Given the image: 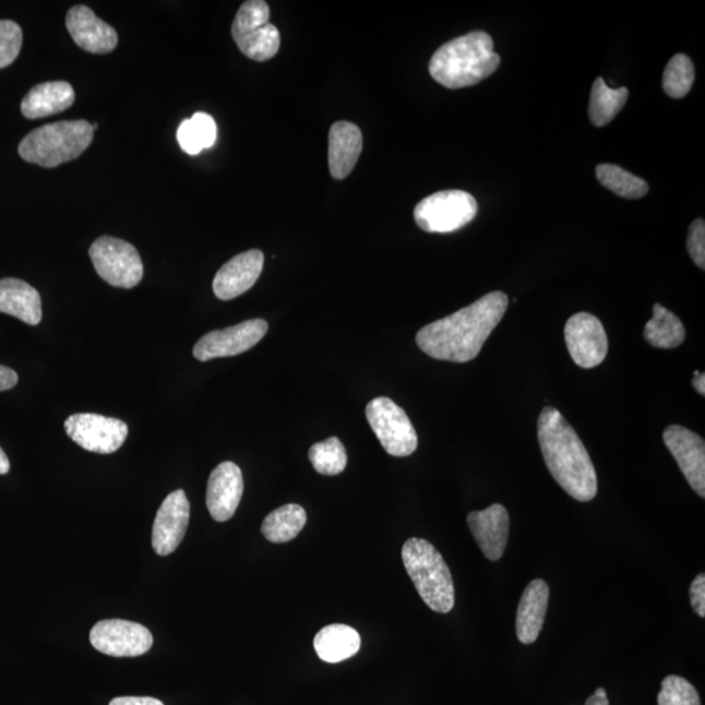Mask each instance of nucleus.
<instances>
[{
  "label": "nucleus",
  "instance_id": "obj_1",
  "mask_svg": "<svg viewBox=\"0 0 705 705\" xmlns=\"http://www.w3.org/2000/svg\"><path fill=\"white\" fill-rule=\"evenodd\" d=\"M509 308L502 291L489 292L475 303L418 331V347L431 358L456 363L475 359Z\"/></svg>",
  "mask_w": 705,
  "mask_h": 705
},
{
  "label": "nucleus",
  "instance_id": "obj_2",
  "mask_svg": "<svg viewBox=\"0 0 705 705\" xmlns=\"http://www.w3.org/2000/svg\"><path fill=\"white\" fill-rule=\"evenodd\" d=\"M537 434L543 461L554 480L576 501H592L598 491L594 462L560 410L543 408L538 418Z\"/></svg>",
  "mask_w": 705,
  "mask_h": 705
},
{
  "label": "nucleus",
  "instance_id": "obj_3",
  "mask_svg": "<svg viewBox=\"0 0 705 705\" xmlns=\"http://www.w3.org/2000/svg\"><path fill=\"white\" fill-rule=\"evenodd\" d=\"M501 64L493 38L476 31L444 44L432 56L429 71L437 83L449 89L467 88L493 75Z\"/></svg>",
  "mask_w": 705,
  "mask_h": 705
},
{
  "label": "nucleus",
  "instance_id": "obj_4",
  "mask_svg": "<svg viewBox=\"0 0 705 705\" xmlns=\"http://www.w3.org/2000/svg\"><path fill=\"white\" fill-rule=\"evenodd\" d=\"M402 557L423 602L437 613H450L455 607V585L447 563L434 545L422 538H409Z\"/></svg>",
  "mask_w": 705,
  "mask_h": 705
},
{
  "label": "nucleus",
  "instance_id": "obj_5",
  "mask_svg": "<svg viewBox=\"0 0 705 705\" xmlns=\"http://www.w3.org/2000/svg\"><path fill=\"white\" fill-rule=\"evenodd\" d=\"M95 131L89 122L62 121L33 130L19 145V155L24 162L56 168L82 156L93 141Z\"/></svg>",
  "mask_w": 705,
  "mask_h": 705
},
{
  "label": "nucleus",
  "instance_id": "obj_6",
  "mask_svg": "<svg viewBox=\"0 0 705 705\" xmlns=\"http://www.w3.org/2000/svg\"><path fill=\"white\" fill-rule=\"evenodd\" d=\"M271 10L263 0H249L238 10L231 36L242 55L256 62L270 61L280 49V32L270 23Z\"/></svg>",
  "mask_w": 705,
  "mask_h": 705
},
{
  "label": "nucleus",
  "instance_id": "obj_7",
  "mask_svg": "<svg viewBox=\"0 0 705 705\" xmlns=\"http://www.w3.org/2000/svg\"><path fill=\"white\" fill-rule=\"evenodd\" d=\"M478 204L474 196L461 190L439 191L418 203L415 219L423 231L452 232L474 219Z\"/></svg>",
  "mask_w": 705,
  "mask_h": 705
},
{
  "label": "nucleus",
  "instance_id": "obj_8",
  "mask_svg": "<svg viewBox=\"0 0 705 705\" xmlns=\"http://www.w3.org/2000/svg\"><path fill=\"white\" fill-rule=\"evenodd\" d=\"M89 256L98 276L116 288L131 289L142 282L144 267L141 254L123 239L98 238L91 246Z\"/></svg>",
  "mask_w": 705,
  "mask_h": 705
},
{
  "label": "nucleus",
  "instance_id": "obj_9",
  "mask_svg": "<svg viewBox=\"0 0 705 705\" xmlns=\"http://www.w3.org/2000/svg\"><path fill=\"white\" fill-rule=\"evenodd\" d=\"M366 418L389 455L407 457L418 447L417 432L405 410L389 397H377L366 407Z\"/></svg>",
  "mask_w": 705,
  "mask_h": 705
},
{
  "label": "nucleus",
  "instance_id": "obj_10",
  "mask_svg": "<svg viewBox=\"0 0 705 705\" xmlns=\"http://www.w3.org/2000/svg\"><path fill=\"white\" fill-rule=\"evenodd\" d=\"M64 429L80 447L99 455L115 454L129 437L128 423L93 414L72 415Z\"/></svg>",
  "mask_w": 705,
  "mask_h": 705
},
{
  "label": "nucleus",
  "instance_id": "obj_11",
  "mask_svg": "<svg viewBox=\"0 0 705 705\" xmlns=\"http://www.w3.org/2000/svg\"><path fill=\"white\" fill-rule=\"evenodd\" d=\"M565 345L572 361L583 369H594L608 356L607 331L595 315L578 312L569 319L564 327Z\"/></svg>",
  "mask_w": 705,
  "mask_h": 705
},
{
  "label": "nucleus",
  "instance_id": "obj_12",
  "mask_svg": "<svg viewBox=\"0 0 705 705\" xmlns=\"http://www.w3.org/2000/svg\"><path fill=\"white\" fill-rule=\"evenodd\" d=\"M268 323L264 319H251L232 327L212 331L194 347L198 361L207 362L213 358L232 357L254 348L267 334Z\"/></svg>",
  "mask_w": 705,
  "mask_h": 705
},
{
  "label": "nucleus",
  "instance_id": "obj_13",
  "mask_svg": "<svg viewBox=\"0 0 705 705\" xmlns=\"http://www.w3.org/2000/svg\"><path fill=\"white\" fill-rule=\"evenodd\" d=\"M91 643L98 652L108 656L138 657L152 648L153 636L142 624L123 620H105L93 626Z\"/></svg>",
  "mask_w": 705,
  "mask_h": 705
},
{
  "label": "nucleus",
  "instance_id": "obj_14",
  "mask_svg": "<svg viewBox=\"0 0 705 705\" xmlns=\"http://www.w3.org/2000/svg\"><path fill=\"white\" fill-rule=\"evenodd\" d=\"M664 442L695 493L705 497V443L701 435L680 425L664 431Z\"/></svg>",
  "mask_w": 705,
  "mask_h": 705
},
{
  "label": "nucleus",
  "instance_id": "obj_15",
  "mask_svg": "<svg viewBox=\"0 0 705 705\" xmlns=\"http://www.w3.org/2000/svg\"><path fill=\"white\" fill-rule=\"evenodd\" d=\"M190 522V502L183 490L172 491L158 509L153 524L152 547L162 557L175 553Z\"/></svg>",
  "mask_w": 705,
  "mask_h": 705
},
{
  "label": "nucleus",
  "instance_id": "obj_16",
  "mask_svg": "<svg viewBox=\"0 0 705 705\" xmlns=\"http://www.w3.org/2000/svg\"><path fill=\"white\" fill-rule=\"evenodd\" d=\"M243 476L238 465L225 462L212 470L207 487V507L218 523L235 516L243 495Z\"/></svg>",
  "mask_w": 705,
  "mask_h": 705
},
{
  "label": "nucleus",
  "instance_id": "obj_17",
  "mask_svg": "<svg viewBox=\"0 0 705 705\" xmlns=\"http://www.w3.org/2000/svg\"><path fill=\"white\" fill-rule=\"evenodd\" d=\"M73 41L92 55H108L117 48V31L96 16L89 7L75 5L65 17Z\"/></svg>",
  "mask_w": 705,
  "mask_h": 705
},
{
  "label": "nucleus",
  "instance_id": "obj_18",
  "mask_svg": "<svg viewBox=\"0 0 705 705\" xmlns=\"http://www.w3.org/2000/svg\"><path fill=\"white\" fill-rule=\"evenodd\" d=\"M264 254L259 250L242 252L217 272L213 280V292L222 301H230L250 290L261 276Z\"/></svg>",
  "mask_w": 705,
  "mask_h": 705
},
{
  "label": "nucleus",
  "instance_id": "obj_19",
  "mask_svg": "<svg viewBox=\"0 0 705 705\" xmlns=\"http://www.w3.org/2000/svg\"><path fill=\"white\" fill-rule=\"evenodd\" d=\"M467 521L483 555L489 561L501 560L510 536V516L504 505L493 504L487 510L470 512Z\"/></svg>",
  "mask_w": 705,
  "mask_h": 705
},
{
  "label": "nucleus",
  "instance_id": "obj_20",
  "mask_svg": "<svg viewBox=\"0 0 705 705\" xmlns=\"http://www.w3.org/2000/svg\"><path fill=\"white\" fill-rule=\"evenodd\" d=\"M549 597V585L541 578L530 582L524 589L516 614V634L523 644L535 643L540 636Z\"/></svg>",
  "mask_w": 705,
  "mask_h": 705
},
{
  "label": "nucleus",
  "instance_id": "obj_21",
  "mask_svg": "<svg viewBox=\"0 0 705 705\" xmlns=\"http://www.w3.org/2000/svg\"><path fill=\"white\" fill-rule=\"evenodd\" d=\"M363 148L362 132L350 122H336L330 130L328 163L331 176L347 178L358 162Z\"/></svg>",
  "mask_w": 705,
  "mask_h": 705
},
{
  "label": "nucleus",
  "instance_id": "obj_22",
  "mask_svg": "<svg viewBox=\"0 0 705 705\" xmlns=\"http://www.w3.org/2000/svg\"><path fill=\"white\" fill-rule=\"evenodd\" d=\"M0 312L26 324L37 325L43 319L41 296L28 283L3 278L0 280Z\"/></svg>",
  "mask_w": 705,
  "mask_h": 705
},
{
  "label": "nucleus",
  "instance_id": "obj_23",
  "mask_svg": "<svg viewBox=\"0 0 705 705\" xmlns=\"http://www.w3.org/2000/svg\"><path fill=\"white\" fill-rule=\"evenodd\" d=\"M75 103V92L68 82L43 83L32 88L23 99L25 118L39 119L58 115Z\"/></svg>",
  "mask_w": 705,
  "mask_h": 705
},
{
  "label": "nucleus",
  "instance_id": "obj_24",
  "mask_svg": "<svg viewBox=\"0 0 705 705\" xmlns=\"http://www.w3.org/2000/svg\"><path fill=\"white\" fill-rule=\"evenodd\" d=\"M314 648L321 660L337 664L357 655L361 636L347 624H330L316 634Z\"/></svg>",
  "mask_w": 705,
  "mask_h": 705
},
{
  "label": "nucleus",
  "instance_id": "obj_25",
  "mask_svg": "<svg viewBox=\"0 0 705 705\" xmlns=\"http://www.w3.org/2000/svg\"><path fill=\"white\" fill-rule=\"evenodd\" d=\"M644 337L652 347L674 349L683 344L686 330L680 318L660 303L654 306V316L645 325Z\"/></svg>",
  "mask_w": 705,
  "mask_h": 705
},
{
  "label": "nucleus",
  "instance_id": "obj_26",
  "mask_svg": "<svg viewBox=\"0 0 705 705\" xmlns=\"http://www.w3.org/2000/svg\"><path fill=\"white\" fill-rule=\"evenodd\" d=\"M308 515L301 505L285 504L264 518L262 534L270 542L285 543L301 534Z\"/></svg>",
  "mask_w": 705,
  "mask_h": 705
},
{
  "label": "nucleus",
  "instance_id": "obj_27",
  "mask_svg": "<svg viewBox=\"0 0 705 705\" xmlns=\"http://www.w3.org/2000/svg\"><path fill=\"white\" fill-rule=\"evenodd\" d=\"M628 88L622 86V88L611 89L602 77H597L590 92L588 109L590 122L597 128H604V126L609 124L620 115L628 103Z\"/></svg>",
  "mask_w": 705,
  "mask_h": 705
},
{
  "label": "nucleus",
  "instance_id": "obj_28",
  "mask_svg": "<svg viewBox=\"0 0 705 705\" xmlns=\"http://www.w3.org/2000/svg\"><path fill=\"white\" fill-rule=\"evenodd\" d=\"M177 139L181 148L188 155L196 156L203 150L215 145L217 139V126L207 112H196L190 119L179 126Z\"/></svg>",
  "mask_w": 705,
  "mask_h": 705
},
{
  "label": "nucleus",
  "instance_id": "obj_29",
  "mask_svg": "<svg viewBox=\"0 0 705 705\" xmlns=\"http://www.w3.org/2000/svg\"><path fill=\"white\" fill-rule=\"evenodd\" d=\"M598 181L618 196L626 199H641L648 194L649 184L644 179L631 175L621 166L601 164L596 168Z\"/></svg>",
  "mask_w": 705,
  "mask_h": 705
},
{
  "label": "nucleus",
  "instance_id": "obj_30",
  "mask_svg": "<svg viewBox=\"0 0 705 705\" xmlns=\"http://www.w3.org/2000/svg\"><path fill=\"white\" fill-rule=\"evenodd\" d=\"M309 458L319 475L337 476L347 468L348 455L340 439L328 438L327 441L311 445Z\"/></svg>",
  "mask_w": 705,
  "mask_h": 705
},
{
  "label": "nucleus",
  "instance_id": "obj_31",
  "mask_svg": "<svg viewBox=\"0 0 705 705\" xmlns=\"http://www.w3.org/2000/svg\"><path fill=\"white\" fill-rule=\"evenodd\" d=\"M694 63L688 56L677 55L670 59L662 76L665 93L671 98H683L693 88Z\"/></svg>",
  "mask_w": 705,
  "mask_h": 705
},
{
  "label": "nucleus",
  "instance_id": "obj_32",
  "mask_svg": "<svg viewBox=\"0 0 705 705\" xmlns=\"http://www.w3.org/2000/svg\"><path fill=\"white\" fill-rule=\"evenodd\" d=\"M658 705H702L701 696L688 680L680 676L664 678Z\"/></svg>",
  "mask_w": 705,
  "mask_h": 705
},
{
  "label": "nucleus",
  "instance_id": "obj_33",
  "mask_svg": "<svg viewBox=\"0 0 705 705\" xmlns=\"http://www.w3.org/2000/svg\"><path fill=\"white\" fill-rule=\"evenodd\" d=\"M23 46V31L11 20H0V69L16 61Z\"/></svg>",
  "mask_w": 705,
  "mask_h": 705
},
{
  "label": "nucleus",
  "instance_id": "obj_34",
  "mask_svg": "<svg viewBox=\"0 0 705 705\" xmlns=\"http://www.w3.org/2000/svg\"><path fill=\"white\" fill-rule=\"evenodd\" d=\"M688 251L694 263L702 271L705 270V223L704 219H695L690 225L688 237Z\"/></svg>",
  "mask_w": 705,
  "mask_h": 705
},
{
  "label": "nucleus",
  "instance_id": "obj_35",
  "mask_svg": "<svg viewBox=\"0 0 705 705\" xmlns=\"http://www.w3.org/2000/svg\"><path fill=\"white\" fill-rule=\"evenodd\" d=\"M691 605L695 613L701 618L705 617V575L700 574L694 578L690 588Z\"/></svg>",
  "mask_w": 705,
  "mask_h": 705
},
{
  "label": "nucleus",
  "instance_id": "obj_36",
  "mask_svg": "<svg viewBox=\"0 0 705 705\" xmlns=\"http://www.w3.org/2000/svg\"><path fill=\"white\" fill-rule=\"evenodd\" d=\"M109 705H165L162 701L150 696H121L112 700Z\"/></svg>",
  "mask_w": 705,
  "mask_h": 705
},
{
  "label": "nucleus",
  "instance_id": "obj_37",
  "mask_svg": "<svg viewBox=\"0 0 705 705\" xmlns=\"http://www.w3.org/2000/svg\"><path fill=\"white\" fill-rule=\"evenodd\" d=\"M19 382V377L15 371L5 366L0 365V391H9Z\"/></svg>",
  "mask_w": 705,
  "mask_h": 705
},
{
  "label": "nucleus",
  "instance_id": "obj_38",
  "mask_svg": "<svg viewBox=\"0 0 705 705\" xmlns=\"http://www.w3.org/2000/svg\"><path fill=\"white\" fill-rule=\"evenodd\" d=\"M585 705H609L607 691L602 688L597 689L596 693L585 701Z\"/></svg>",
  "mask_w": 705,
  "mask_h": 705
},
{
  "label": "nucleus",
  "instance_id": "obj_39",
  "mask_svg": "<svg viewBox=\"0 0 705 705\" xmlns=\"http://www.w3.org/2000/svg\"><path fill=\"white\" fill-rule=\"evenodd\" d=\"M694 389L697 391V394L705 396V375L701 374V371H695L693 379Z\"/></svg>",
  "mask_w": 705,
  "mask_h": 705
},
{
  "label": "nucleus",
  "instance_id": "obj_40",
  "mask_svg": "<svg viewBox=\"0 0 705 705\" xmlns=\"http://www.w3.org/2000/svg\"><path fill=\"white\" fill-rule=\"evenodd\" d=\"M11 468L9 457L4 454L2 447H0V475L9 474Z\"/></svg>",
  "mask_w": 705,
  "mask_h": 705
}]
</instances>
